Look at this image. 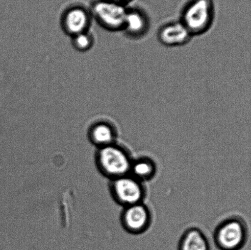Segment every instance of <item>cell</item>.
Listing matches in <instances>:
<instances>
[{"mask_svg":"<svg viewBox=\"0 0 251 250\" xmlns=\"http://www.w3.org/2000/svg\"><path fill=\"white\" fill-rule=\"evenodd\" d=\"M133 159L129 149L117 141L98 148L95 159L99 172L110 181L129 174Z\"/></svg>","mask_w":251,"mask_h":250,"instance_id":"1","label":"cell"},{"mask_svg":"<svg viewBox=\"0 0 251 250\" xmlns=\"http://www.w3.org/2000/svg\"><path fill=\"white\" fill-rule=\"evenodd\" d=\"M249 237L247 222L239 215H231L219 223L213 231V241L220 250H241Z\"/></svg>","mask_w":251,"mask_h":250,"instance_id":"2","label":"cell"},{"mask_svg":"<svg viewBox=\"0 0 251 250\" xmlns=\"http://www.w3.org/2000/svg\"><path fill=\"white\" fill-rule=\"evenodd\" d=\"M215 19L213 0H189L181 10L180 21L192 36L205 34Z\"/></svg>","mask_w":251,"mask_h":250,"instance_id":"3","label":"cell"},{"mask_svg":"<svg viewBox=\"0 0 251 250\" xmlns=\"http://www.w3.org/2000/svg\"><path fill=\"white\" fill-rule=\"evenodd\" d=\"M110 196L123 208L144 202L147 196L145 183L130 174L109 181Z\"/></svg>","mask_w":251,"mask_h":250,"instance_id":"4","label":"cell"},{"mask_svg":"<svg viewBox=\"0 0 251 250\" xmlns=\"http://www.w3.org/2000/svg\"><path fill=\"white\" fill-rule=\"evenodd\" d=\"M152 220V210L144 202L123 208L120 217L123 228L134 236L146 232L151 227Z\"/></svg>","mask_w":251,"mask_h":250,"instance_id":"5","label":"cell"},{"mask_svg":"<svg viewBox=\"0 0 251 250\" xmlns=\"http://www.w3.org/2000/svg\"><path fill=\"white\" fill-rule=\"evenodd\" d=\"M127 7L109 0L95 4L93 11L98 21L105 28L113 31H123Z\"/></svg>","mask_w":251,"mask_h":250,"instance_id":"6","label":"cell"},{"mask_svg":"<svg viewBox=\"0 0 251 250\" xmlns=\"http://www.w3.org/2000/svg\"><path fill=\"white\" fill-rule=\"evenodd\" d=\"M157 36L160 43L169 47L186 45L193 37L179 20L162 25L157 31Z\"/></svg>","mask_w":251,"mask_h":250,"instance_id":"7","label":"cell"},{"mask_svg":"<svg viewBox=\"0 0 251 250\" xmlns=\"http://www.w3.org/2000/svg\"><path fill=\"white\" fill-rule=\"evenodd\" d=\"M150 19L144 10L139 7L127 8L123 31L128 37L138 39L146 35L150 29Z\"/></svg>","mask_w":251,"mask_h":250,"instance_id":"8","label":"cell"},{"mask_svg":"<svg viewBox=\"0 0 251 250\" xmlns=\"http://www.w3.org/2000/svg\"><path fill=\"white\" fill-rule=\"evenodd\" d=\"M90 19L89 14L86 10L79 7H73L69 9L64 16V29L73 36L84 33L89 26Z\"/></svg>","mask_w":251,"mask_h":250,"instance_id":"9","label":"cell"},{"mask_svg":"<svg viewBox=\"0 0 251 250\" xmlns=\"http://www.w3.org/2000/svg\"><path fill=\"white\" fill-rule=\"evenodd\" d=\"M178 250H211V243L203 230L198 227H190L182 234Z\"/></svg>","mask_w":251,"mask_h":250,"instance_id":"10","label":"cell"},{"mask_svg":"<svg viewBox=\"0 0 251 250\" xmlns=\"http://www.w3.org/2000/svg\"><path fill=\"white\" fill-rule=\"evenodd\" d=\"M117 131L112 124L100 122L93 125L88 132L91 143L98 148L110 145L117 141Z\"/></svg>","mask_w":251,"mask_h":250,"instance_id":"11","label":"cell"},{"mask_svg":"<svg viewBox=\"0 0 251 250\" xmlns=\"http://www.w3.org/2000/svg\"><path fill=\"white\" fill-rule=\"evenodd\" d=\"M157 172L156 161L149 156L133 159L129 174L143 182L153 180Z\"/></svg>","mask_w":251,"mask_h":250,"instance_id":"12","label":"cell"},{"mask_svg":"<svg viewBox=\"0 0 251 250\" xmlns=\"http://www.w3.org/2000/svg\"><path fill=\"white\" fill-rule=\"evenodd\" d=\"M74 37L73 44L77 50L85 51L89 50L93 45V39L87 32L77 34Z\"/></svg>","mask_w":251,"mask_h":250,"instance_id":"13","label":"cell"},{"mask_svg":"<svg viewBox=\"0 0 251 250\" xmlns=\"http://www.w3.org/2000/svg\"><path fill=\"white\" fill-rule=\"evenodd\" d=\"M113 2H116V3L124 5V6H126V4L129 3L132 0H109Z\"/></svg>","mask_w":251,"mask_h":250,"instance_id":"14","label":"cell"}]
</instances>
